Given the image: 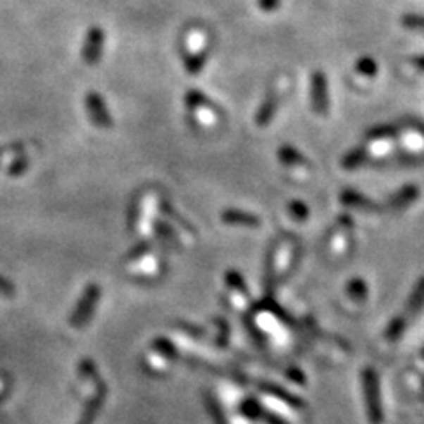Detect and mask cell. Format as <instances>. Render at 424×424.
<instances>
[{
  "label": "cell",
  "instance_id": "8fae6325",
  "mask_svg": "<svg viewBox=\"0 0 424 424\" xmlns=\"http://www.w3.org/2000/svg\"><path fill=\"white\" fill-rule=\"evenodd\" d=\"M401 131L399 124H380V126L371 127L366 133L368 140H384V138L396 137Z\"/></svg>",
  "mask_w": 424,
  "mask_h": 424
},
{
  "label": "cell",
  "instance_id": "44dd1931",
  "mask_svg": "<svg viewBox=\"0 0 424 424\" xmlns=\"http://www.w3.org/2000/svg\"><path fill=\"white\" fill-rule=\"evenodd\" d=\"M154 230L158 232L159 237L172 239V241H177V235H175V232H173V228L168 227V225H166V223H163V221H156V223H154Z\"/></svg>",
  "mask_w": 424,
  "mask_h": 424
},
{
  "label": "cell",
  "instance_id": "5bb4252c",
  "mask_svg": "<svg viewBox=\"0 0 424 424\" xmlns=\"http://www.w3.org/2000/svg\"><path fill=\"white\" fill-rule=\"evenodd\" d=\"M356 71L359 73V75L370 76V78H371V76L377 75L378 66H377V62H375L371 57H363V58H359V61L356 62Z\"/></svg>",
  "mask_w": 424,
  "mask_h": 424
},
{
  "label": "cell",
  "instance_id": "52a82bcc",
  "mask_svg": "<svg viewBox=\"0 0 424 424\" xmlns=\"http://www.w3.org/2000/svg\"><path fill=\"white\" fill-rule=\"evenodd\" d=\"M278 104H280V101H278L276 94H269V96L263 99V103L260 104V108L255 117L256 124H258L260 127L267 126V124L274 119V116H276L278 112Z\"/></svg>",
  "mask_w": 424,
  "mask_h": 424
},
{
  "label": "cell",
  "instance_id": "9a60e30c",
  "mask_svg": "<svg viewBox=\"0 0 424 424\" xmlns=\"http://www.w3.org/2000/svg\"><path fill=\"white\" fill-rule=\"evenodd\" d=\"M186 104L189 106L191 110L194 108H200V106H205V104H208V99L205 97V94H201L200 90H189V92L186 94Z\"/></svg>",
  "mask_w": 424,
  "mask_h": 424
},
{
  "label": "cell",
  "instance_id": "7402d4cb",
  "mask_svg": "<svg viewBox=\"0 0 424 424\" xmlns=\"http://www.w3.org/2000/svg\"><path fill=\"white\" fill-rule=\"evenodd\" d=\"M149 248H151V246H149L147 242H144V244H138L137 248H135L133 251L130 253V256H127V260H137V258H140V256L144 255V253H147V251H149Z\"/></svg>",
  "mask_w": 424,
  "mask_h": 424
},
{
  "label": "cell",
  "instance_id": "5b68a950",
  "mask_svg": "<svg viewBox=\"0 0 424 424\" xmlns=\"http://www.w3.org/2000/svg\"><path fill=\"white\" fill-rule=\"evenodd\" d=\"M339 198H342V201L347 205V207L359 208V211H368V212L378 211V205L375 204L373 200L363 197V194L357 193V191L354 189H345Z\"/></svg>",
  "mask_w": 424,
  "mask_h": 424
},
{
  "label": "cell",
  "instance_id": "d6986e66",
  "mask_svg": "<svg viewBox=\"0 0 424 424\" xmlns=\"http://www.w3.org/2000/svg\"><path fill=\"white\" fill-rule=\"evenodd\" d=\"M29 165H30V161L27 158H16L15 161L11 163V165H9V170H8V173L11 177H18V175H22V173H25V170L29 168Z\"/></svg>",
  "mask_w": 424,
  "mask_h": 424
},
{
  "label": "cell",
  "instance_id": "d4e9b609",
  "mask_svg": "<svg viewBox=\"0 0 424 424\" xmlns=\"http://www.w3.org/2000/svg\"><path fill=\"white\" fill-rule=\"evenodd\" d=\"M0 292H6V294H11L13 287L4 280V278L0 276Z\"/></svg>",
  "mask_w": 424,
  "mask_h": 424
},
{
  "label": "cell",
  "instance_id": "2e32d148",
  "mask_svg": "<svg viewBox=\"0 0 424 424\" xmlns=\"http://www.w3.org/2000/svg\"><path fill=\"white\" fill-rule=\"evenodd\" d=\"M349 295L352 299H357V301H364L368 295L366 285H364L361 280H352L349 285Z\"/></svg>",
  "mask_w": 424,
  "mask_h": 424
},
{
  "label": "cell",
  "instance_id": "7c38bea8",
  "mask_svg": "<svg viewBox=\"0 0 424 424\" xmlns=\"http://www.w3.org/2000/svg\"><path fill=\"white\" fill-rule=\"evenodd\" d=\"M278 158H280L281 163H285V165H288V166L304 165L306 163L304 156H302L297 149L292 147V145H283V147L278 151Z\"/></svg>",
  "mask_w": 424,
  "mask_h": 424
},
{
  "label": "cell",
  "instance_id": "ba28073f",
  "mask_svg": "<svg viewBox=\"0 0 424 424\" xmlns=\"http://www.w3.org/2000/svg\"><path fill=\"white\" fill-rule=\"evenodd\" d=\"M364 391H366V401L368 409H370L371 412V417L377 420L378 413H380V410L377 409V378H375V375L371 373V371H366V375H364Z\"/></svg>",
  "mask_w": 424,
  "mask_h": 424
},
{
  "label": "cell",
  "instance_id": "603a6c76",
  "mask_svg": "<svg viewBox=\"0 0 424 424\" xmlns=\"http://www.w3.org/2000/svg\"><path fill=\"white\" fill-rule=\"evenodd\" d=\"M258 4L263 11H273L280 6V0H258Z\"/></svg>",
  "mask_w": 424,
  "mask_h": 424
},
{
  "label": "cell",
  "instance_id": "cb8c5ba5",
  "mask_svg": "<svg viewBox=\"0 0 424 424\" xmlns=\"http://www.w3.org/2000/svg\"><path fill=\"white\" fill-rule=\"evenodd\" d=\"M410 62H412L417 69L424 71V55H416V57L410 58Z\"/></svg>",
  "mask_w": 424,
  "mask_h": 424
},
{
  "label": "cell",
  "instance_id": "3957f363",
  "mask_svg": "<svg viewBox=\"0 0 424 424\" xmlns=\"http://www.w3.org/2000/svg\"><path fill=\"white\" fill-rule=\"evenodd\" d=\"M104 46V32L101 27H90L87 32L85 44L82 48V58L85 64L94 66L101 61V54H103Z\"/></svg>",
  "mask_w": 424,
  "mask_h": 424
},
{
  "label": "cell",
  "instance_id": "277c9868",
  "mask_svg": "<svg viewBox=\"0 0 424 424\" xmlns=\"http://www.w3.org/2000/svg\"><path fill=\"white\" fill-rule=\"evenodd\" d=\"M221 220L228 225H241V227L256 228L260 227V218L246 211H237V208H227L221 214Z\"/></svg>",
  "mask_w": 424,
  "mask_h": 424
},
{
  "label": "cell",
  "instance_id": "e0dca14e",
  "mask_svg": "<svg viewBox=\"0 0 424 424\" xmlns=\"http://www.w3.org/2000/svg\"><path fill=\"white\" fill-rule=\"evenodd\" d=\"M288 211H290L292 218L297 221H304L308 218V207H306L304 201L301 200H294L290 205H288Z\"/></svg>",
  "mask_w": 424,
  "mask_h": 424
},
{
  "label": "cell",
  "instance_id": "ffe728a7",
  "mask_svg": "<svg viewBox=\"0 0 424 424\" xmlns=\"http://www.w3.org/2000/svg\"><path fill=\"white\" fill-rule=\"evenodd\" d=\"M227 281L230 287L237 288L239 292H242V294H248V288H246L244 280L241 278V274L235 273V270H230V273H227Z\"/></svg>",
  "mask_w": 424,
  "mask_h": 424
},
{
  "label": "cell",
  "instance_id": "30bf717a",
  "mask_svg": "<svg viewBox=\"0 0 424 424\" xmlns=\"http://www.w3.org/2000/svg\"><path fill=\"white\" fill-rule=\"evenodd\" d=\"M424 306V278H420L419 283L413 288L412 295H410L409 302H406V315L413 316L419 313V309Z\"/></svg>",
  "mask_w": 424,
  "mask_h": 424
},
{
  "label": "cell",
  "instance_id": "4fadbf2b",
  "mask_svg": "<svg viewBox=\"0 0 424 424\" xmlns=\"http://www.w3.org/2000/svg\"><path fill=\"white\" fill-rule=\"evenodd\" d=\"M205 62H207V51H197V54L193 55H187L186 61H184V64H186V69L189 75H198V73L204 69Z\"/></svg>",
  "mask_w": 424,
  "mask_h": 424
},
{
  "label": "cell",
  "instance_id": "8992f818",
  "mask_svg": "<svg viewBox=\"0 0 424 424\" xmlns=\"http://www.w3.org/2000/svg\"><path fill=\"white\" fill-rule=\"evenodd\" d=\"M417 197H419V189H417V186H413V184H406V186H403L398 193L392 194L391 200H389V207H391L392 211H399V208H405L409 207L410 204H413V201L417 200Z\"/></svg>",
  "mask_w": 424,
  "mask_h": 424
},
{
  "label": "cell",
  "instance_id": "7a4b0ae2",
  "mask_svg": "<svg viewBox=\"0 0 424 424\" xmlns=\"http://www.w3.org/2000/svg\"><path fill=\"white\" fill-rule=\"evenodd\" d=\"M85 104L87 110H89V116L92 119V123L96 124L97 127H103V130H108L112 127L113 120L112 116L108 112V106L104 103L103 96L97 92H89L85 96Z\"/></svg>",
  "mask_w": 424,
  "mask_h": 424
},
{
  "label": "cell",
  "instance_id": "6da1fadb",
  "mask_svg": "<svg viewBox=\"0 0 424 424\" xmlns=\"http://www.w3.org/2000/svg\"><path fill=\"white\" fill-rule=\"evenodd\" d=\"M311 106L318 116H328L329 112V87L328 76L322 71H315L311 76Z\"/></svg>",
  "mask_w": 424,
  "mask_h": 424
},
{
  "label": "cell",
  "instance_id": "ac0fdd59",
  "mask_svg": "<svg viewBox=\"0 0 424 424\" xmlns=\"http://www.w3.org/2000/svg\"><path fill=\"white\" fill-rule=\"evenodd\" d=\"M401 23L406 27V29L420 30V32H424V16H420V15H405L401 18Z\"/></svg>",
  "mask_w": 424,
  "mask_h": 424
},
{
  "label": "cell",
  "instance_id": "484cf974",
  "mask_svg": "<svg viewBox=\"0 0 424 424\" xmlns=\"http://www.w3.org/2000/svg\"><path fill=\"white\" fill-rule=\"evenodd\" d=\"M6 151H8V147H0V158H2V154H4Z\"/></svg>",
  "mask_w": 424,
  "mask_h": 424
},
{
  "label": "cell",
  "instance_id": "9c48e42d",
  "mask_svg": "<svg viewBox=\"0 0 424 424\" xmlns=\"http://www.w3.org/2000/svg\"><path fill=\"white\" fill-rule=\"evenodd\" d=\"M368 161V151L364 147L352 149L342 159V166L347 170H356Z\"/></svg>",
  "mask_w": 424,
  "mask_h": 424
}]
</instances>
